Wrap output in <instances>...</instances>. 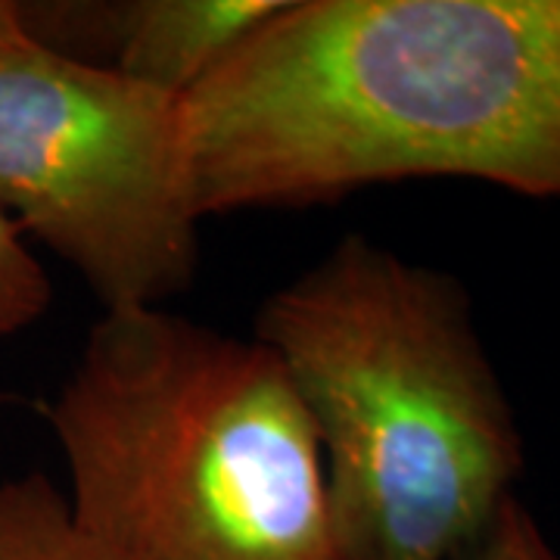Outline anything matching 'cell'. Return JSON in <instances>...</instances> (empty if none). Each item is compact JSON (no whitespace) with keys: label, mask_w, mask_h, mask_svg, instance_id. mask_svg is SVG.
<instances>
[{"label":"cell","mask_w":560,"mask_h":560,"mask_svg":"<svg viewBox=\"0 0 560 560\" xmlns=\"http://www.w3.org/2000/svg\"><path fill=\"white\" fill-rule=\"evenodd\" d=\"M184 109L200 219L405 178L560 200V0H287Z\"/></svg>","instance_id":"6da1fadb"},{"label":"cell","mask_w":560,"mask_h":560,"mask_svg":"<svg viewBox=\"0 0 560 560\" xmlns=\"http://www.w3.org/2000/svg\"><path fill=\"white\" fill-rule=\"evenodd\" d=\"M253 337L315 427L342 560H455L514 495L521 430L452 275L346 234Z\"/></svg>","instance_id":"7a4b0ae2"},{"label":"cell","mask_w":560,"mask_h":560,"mask_svg":"<svg viewBox=\"0 0 560 560\" xmlns=\"http://www.w3.org/2000/svg\"><path fill=\"white\" fill-rule=\"evenodd\" d=\"M40 415L113 560H342L315 427L256 337L103 312Z\"/></svg>","instance_id":"3957f363"},{"label":"cell","mask_w":560,"mask_h":560,"mask_svg":"<svg viewBox=\"0 0 560 560\" xmlns=\"http://www.w3.org/2000/svg\"><path fill=\"white\" fill-rule=\"evenodd\" d=\"M184 101L35 40L0 54V212L103 312L165 308L197 278Z\"/></svg>","instance_id":"277c9868"},{"label":"cell","mask_w":560,"mask_h":560,"mask_svg":"<svg viewBox=\"0 0 560 560\" xmlns=\"http://www.w3.org/2000/svg\"><path fill=\"white\" fill-rule=\"evenodd\" d=\"M287 0L20 3L28 40L187 97Z\"/></svg>","instance_id":"5b68a950"},{"label":"cell","mask_w":560,"mask_h":560,"mask_svg":"<svg viewBox=\"0 0 560 560\" xmlns=\"http://www.w3.org/2000/svg\"><path fill=\"white\" fill-rule=\"evenodd\" d=\"M0 560H113L75 521L47 474L0 480Z\"/></svg>","instance_id":"8992f818"},{"label":"cell","mask_w":560,"mask_h":560,"mask_svg":"<svg viewBox=\"0 0 560 560\" xmlns=\"http://www.w3.org/2000/svg\"><path fill=\"white\" fill-rule=\"evenodd\" d=\"M54 302V283L20 228L0 212V340L38 324Z\"/></svg>","instance_id":"52a82bcc"},{"label":"cell","mask_w":560,"mask_h":560,"mask_svg":"<svg viewBox=\"0 0 560 560\" xmlns=\"http://www.w3.org/2000/svg\"><path fill=\"white\" fill-rule=\"evenodd\" d=\"M455 560H560V555L526 504L511 495Z\"/></svg>","instance_id":"ba28073f"},{"label":"cell","mask_w":560,"mask_h":560,"mask_svg":"<svg viewBox=\"0 0 560 560\" xmlns=\"http://www.w3.org/2000/svg\"><path fill=\"white\" fill-rule=\"evenodd\" d=\"M25 38V28H22L20 16V0H0V54L16 47Z\"/></svg>","instance_id":"9c48e42d"},{"label":"cell","mask_w":560,"mask_h":560,"mask_svg":"<svg viewBox=\"0 0 560 560\" xmlns=\"http://www.w3.org/2000/svg\"><path fill=\"white\" fill-rule=\"evenodd\" d=\"M13 401H16L13 393H3V389H0V408H7V405H13Z\"/></svg>","instance_id":"30bf717a"}]
</instances>
